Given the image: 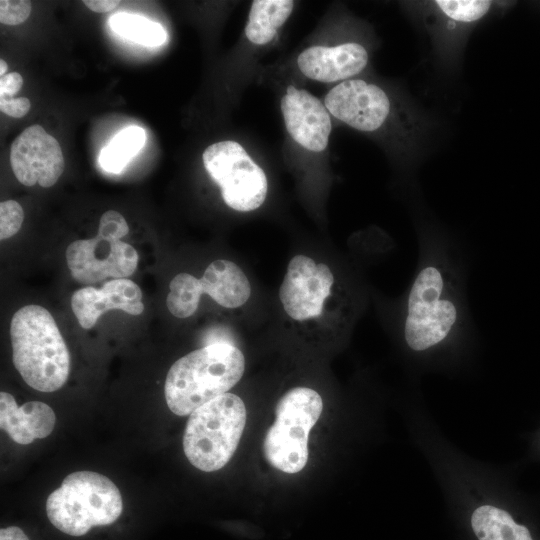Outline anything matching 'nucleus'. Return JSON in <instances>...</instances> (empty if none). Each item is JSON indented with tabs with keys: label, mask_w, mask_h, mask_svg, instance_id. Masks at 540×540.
Returning a JSON list of instances; mask_svg holds the SVG:
<instances>
[{
	"label": "nucleus",
	"mask_w": 540,
	"mask_h": 540,
	"mask_svg": "<svg viewBox=\"0 0 540 540\" xmlns=\"http://www.w3.org/2000/svg\"><path fill=\"white\" fill-rule=\"evenodd\" d=\"M324 105L336 119L361 132L379 130L391 113V100L378 85L347 79L325 96Z\"/></svg>",
	"instance_id": "obj_11"
},
{
	"label": "nucleus",
	"mask_w": 540,
	"mask_h": 540,
	"mask_svg": "<svg viewBox=\"0 0 540 540\" xmlns=\"http://www.w3.org/2000/svg\"><path fill=\"white\" fill-rule=\"evenodd\" d=\"M12 359L22 379L33 389L53 392L68 379V347L50 312L39 305L18 309L11 319Z\"/></svg>",
	"instance_id": "obj_3"
},
{
	"label": "nucleus",
	"mask_w": 540,
	"mask_h": 540,
	"mask_svg": "<svg viewBox=\"0 0 540 540\" xmlns=\"http://www.w3.org/2000/svg\"><path fill=\"white\" fill-rule=\"evenodd\" d=\"M71 308L80 326L90 329L107 310L120 309L131 315H140L144 304L139 286L123 278L110 280L101 289L92 286L78 289L71 297Z\"/></svg>",
	"instance_id": "obj_14"
},
{
	"label": "nucleus",
	"mask_w": 540,
	"mask_h": 540,
	"mask_svg": "<svg viewBox=\"0 0 540 540\" xmlns=\"http://www.w3.org/2000/svg\"><path fill=\"white\" fill-rule=\"evenodd\" d=\"M66 261L71 276L81 284L90 285L107 277H129L137 268L139 256L135 248L126 242L96 235L70 243L66 249Z\"/></svg>",
	"instance_id": "obj_10"
},
{
	"label": "nucleus",
	"mask_w": 540,
	"mask_h": 540,
	"mask_svg": "<svg viewBox=\"0 0 540 540\" xmlns=\"http://www.w3.org/2000/svg\"><path fill=\"white\" fill-rule=\"evenodd\" d=\"M471 526L478 540H533L525 526L491 505L480 506L473 512Z\"/></svg>",
	"instance_id": "obj_18"
},
{
	"label": "nucleus",
	"mask_w": 540,
	"mask_h": 540,
	"mask_svg": "<svg viewBox=\"0 0 540 540\" xmlns=\"http://www.w3.org/2000/svg\"><path fill=\"white\" fill-rule=\"evenodd\" d=\"M24 220L22 206L15 200L0 203V239L14 236L21 228Z\"/></svg>",
	"instance_id": "obj_22"
},
{
	"label": "nucleus",
	"mask_w": 540,
	"mask_h": 540,
	"mask_svg": "<svg viewBox=\"0 0 540 540\" xmlns=\"http://www.w3.org/2000/svg\"><path fill=\"white\" fill-rule=\"evenodd\" d=\"M10 164L21 184L30 187L38 183L44 188L53 186L65 167L60 144L38 124L27 127L14 139Z\"/></svg>",
	"instance_id": "obj_12"
},
{
	"label": "nucleus",
	"mask_w": 540,
	"mask_h": 540,
	"mask_svg": "<svg viewBox=\"0 0 540 540\" xmlns=\"http://www.w3.org/2000/svg\"><path fill=\"white\" fill-rule=\"evenodd\" d=\"M462 263L448 241L422 232L420 257L405 296L399 327L406 346L425 352L469 327Z\"/></svg>",
	"instance_id": "obj_1"
},
{
	"label": "nucleus",
	"mask_w": 540,
	"mask_h": 540,
	"mask_svg": "<svg viewBox=\"0 0 540 540\" xmlns=\"http://www.w3.org/2000/svg\"><path fill=\"white\" fill-rule=\"evenodd\" d=\"M129 232L125 218L115 210L104 212L99 221L97 235L105 239L121 240Z\"/></svg>",
	"instance_id": "obj_23"
},
{
	"label": "nucleus",
	"mask_w": 540,
	"mask_h": 540,
	"mask_svg": "<svg viewBox=\"0 0 540 540\" xmlns=\"http://www.w3.org/2000/svg\"><path fill=\"white\" fill-rule=\"evenodd\" d=\"M335 285V275L327 264L297 254L288 263L278 296L292 320L308 322L324 314Z\"/></svg>",
	"instance_id": "obj_9"
},
{
	"label": "nucleus",
	"mask_w": 540,
	"mask_h": 540,
	"mask_svg": "<svg viewBox=\"0 0 540 540\" xmlns=\"http://www.w3.org/2000/svg\"><path fill=\"white\" fill-rule=\"evenodd\" d=\"M204 167L220 187L225 204L238 212H250L265 202L268 180L241 144L224 140L208 146L202 155Z\"/></svg>",
	"instance_id": "obj_7"
},
{
	"label": "nucleus",
	"mask_w": 540,
	"mask_h": 540,
	"mask_svg": "<svg viewBox=\"0 0 540 540\" xmlns=\"http://www.w3.org/2000/svg\"><path fill=\"white\" fill-rule=\"evenodd\" d=\"M280 107L285 127L296 143L312 152L326 149L332 123L321 100L307 90L289 85Z\"/></svg>",
	"instance_id": "obj_13"
},
{
	"label": "nucleus",
	"mask_w": 540,
	"mask_h": 540,
	"mask_svg": "<svg viewBox=\"0 0 540 540\" xmlns=\"http://www.w3.org/2000/svg\"><path fill=\"white\" fill-rule=\"evenodd\" d=\"M246 418L244 402L229 392L195 409L189 415L183 436L189 462L205 472L223 468L238 447Z\"/></svg>",
	"instance_id": "obj_5"
},
{
	"label": "nucleus",
	"mask_w": 540,
	"mask_h": 540,
	"mask_svg": "<svg viewBox=\"0 0 540 540\" xmlns=\"http://www.w3.org/2000/svg\"><path fill=\"white\" fill-rule=\"evenodd\" d=\"M294 8L291 0H255L245 26L246 38L255 45H266L276 36Z\"/></svg>",
	"instance_id": "obj_17"
},
{
	"label": "nucleus",
	"mask_w": 540,
	"mask_h": 540,
	"mask_svg": "<svg viewBox=\"0 0 540 540\" xmlns=\"http://www.w3.org/2000/svg\"><path fill=\"white\" fill-rule=\"evenodd\" d=\"M243 353L231 343L214 342L178 359L169 369L164 394L176 415L187 416L227 393L242 378Z\"/></svg>",
	"instance_id": "obj_2"
},
{
	"label": "nucleus",
	"mask_w": 540,
	"mask_h": 540,
	"mask_svg": "<svg viewBox=\"0 0 540 540\" xmlns=\"http://www.w3.org/2000/svg\"><path fill=\"white\" fill-rule=\"evenodd\" d=\"M45 513L61 534L82 538L95 528L114 525L122 516L123 500L108 477L93 471H76L48 496Z\"/></svg>",
	"instance_id": "obj_4"
},
{
	"label": "nucleus",
	"mask_w": 540,
	"mask_h": 540,
	"mask_svg": "<svg viewBox=\"0 0 540 540\" xmlns=\"http://www.w3.org/2000/svg\"><path fill=\"white\" fill-rule=\"evenodd\" d=\"M31 13V2L24 0H1L0 22L4 25H19L26 21Z\"/></svg>",
	"instance_id": "obj_24"
},
{
	"label": "nucleus",
	"mask_w": 540,
	"mask_h": 540,
	"mask_svg": "<svg viewBox=\"0 0 540 540\" xmlns=\"http://www.w3.org/2000/svg\"><path fill=\"white\" fill-rule=\"evenodd\" d=\"M23 86V78L17 72L0 77V97H14Z\"/></svg>",
	"instance_id": "obj_26"
},
{
	"label": "nucleus",
	"mask_w": 540,
	"mask_h": 540,
	"mask_svg": "<svg viewBox=\"0 0 540 540\" xmlns=\"http://www.w3.org/2000/svg\"><path fill=\"white\" fill-rule=\"evenodd\" d=\"M55 421V413L49 405L30 401L18 406L10 393H0V427L16 443L27 445L47 437Z\"/></svg>",
	"instance_id": "obj_16"
},
{
	"label": "nucleus",
	"mask_w": 540,
	"mask_h": 540,
	"mask_svg": "<svg viewBox=\"0 0 540 540\" xmlns=\"http://www.w3.org/2000/svg\"><path fill=\"white\" fill-rule=\"evenodd\" d=\"M492 1L486 0H438L434 2L441 14L458 23L470 24L482 19L490 11Z\"/></svg>",
	"instance_id": "obj_21"
},
{
	"label": "nucleus",
	"mask_w": 540,
	"mask_h": 540,
	"mask_svg": "<svg viewBox=\"0 0 540 540\" xmlns=\"http://www.w3.org/2000/svg\"><path fill=\"white\" fill-rule=\"evenodd\" d=\"M368 60L364 46L348 42L335 46H310L298 55L297 65L307 78L331 83L351 79L366 67Z\"/></svg>",
	"instance_id": "obj_15"
},
{
	"label": "nucleus",
	"mask_w": 540,
	"mask_h": 540,
	"mask_svg": "<svg viewBox=\"0 0 540 540\" xmlns=\"http://www.w3.org/2000/svg\"><path fill=\"white\" fill-rule=\"evenodd\" d=\"M169 288L166 306L178 318L192 316L198 309L202 294H207L224 308L235 309L246 304L252 293L250 281L243 270L226 259L211 262L200 279L189 273L177 274Z\"/></svg>",
	"instance_id": "obj_8"
},
{
	"label": "nucleus",
	"mask_w": 540,
	"mask_h": 540,
	"mask_svg": "<svg viewBox=\"0 0 540 540\" xmlns=\"http://www.w3.org/2000/svg\"><path fill=\"white\" fill-rule=\"evenodd\" d=\"M109 25L115 33L143 46H160L167 38L160 23L137 14L116 13L110 17Z\"/></svg>",
	"instance_id": "obj_20"
},
{
	"label": "nucleus",
	"mask_w": 540,
	"mask_h": 540,
	"mask_svg": "<svg viewBox=\"0 0 540 540\" xmlns=\"http://www.w3.org/2000/svg\"><path fill=\"white\" fill-rule=\"evenodd\" d=\"M8 65L5 60H0V76H4L7 71Z\"/></svg>",
	"instance_id": "obj_28"
},
{
	"label": "nucleus",
	"mask_w": 540,
	"mask_h": 540,
	"mask_svg": "<svg viewBox=\"0 0 540 540\" xmlns=\"http://www.w3.org/2000/svg\"><path fill=\"white\" fill-rule=\"evenodd\" d=\"M322 410V397L308 387L292 388L280 398L275 421L263 443L265 458L272 467L289 474L305 467L309 434Z\"/></svg>",
	"instance_id": "obj_6"
},
{
	"label": "nucleus",
	"mask_w": 540,
	"mask_h": 540,
	"mask_svg": "<svg viewBox=\"0 0 540 540\" xmlns=\"http://www.w3.org/2000/svg\"><path fill=\"white\" fill-rule=\"evenodd\" d=\"M30 108V100L26 97H0V110L8 116L21 118L29 112Z\"/></svg>",
	"instance_id": "obj_25"
},
{
	"label": "nucleus",
	"mask_w": 540,
	"mask_h": 540,
	"mask_svg": "<svg viewBox=\"0 0 540 540\" xmlns=\"http://www.w3.org/2000/svg\"><path fill=\"white\" fill-rule=\"evenodd\" d=\"M146 141V133L139 126L120 130L99 154L101 168L109 173H120L140 152Z\"/></svg>",
	"instance_id": "obj_19"
},
{
	"label": "nucleus",
	"mask_w": 540,
	"mask_h": 540,
	"mask_svg": "<svg viewBox=\"0 0 540 540\" xmlns=\"http://www.w3.org/2000/svg\"><path fill=\"white\" fill-rule=\"evenodd\" d=\"M84 5L96 13L112 11L120 3L116 0H84Z\"/></svg>",
	"instance_id": "obj_27"
}]
</instances>
